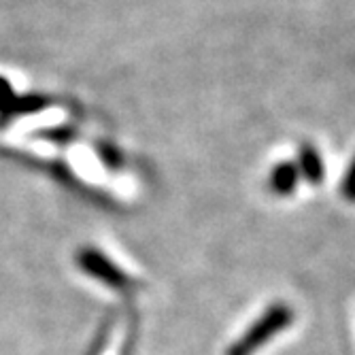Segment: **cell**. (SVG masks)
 I'll return each mask as SVG.
<instances>
[{"label":"cell","instance_id":"1","mask_svg":"<svg viewBox=\"0 0 355 355\" xmlns=\"http://www.w3.org/2000/svg\"><path fill=\"white\" fill-rule=\"evenodd\" d=\"M294 321V311L287 304H275L270 306L255 324L239 338L230 349L228 355H253L255 349L264 347L275 334L285 330Z\"/></svg>","mask_w":355,"mask_h":355},{"label":"cell","instance_id":"2","mask_svg":"<svg viewBox=\"0 0 355 355\" xmlns=\"http://www.w3.org/2000/svg\"><path fill=\"white\" fill-rule=\"evenodd\" d=\"M81 266L94 275V277H98L107 283H111V287H123L128 283V277L123 272H119L107 257L98 255V253H83L81 255Z\"/></svg>","mask_w":355,"mask_h":355},{"label":"cell","instance_id":"3","mask_svg":"<svg viewBox=\"0 0 355 355\" xmlns=\"http://www.w3.org/2000/svg\"><path fill=\"white\" fill-rule=\"evenodd\" d=\"M298 171L300 175L311 183V185H319L324 181V175H326V166H324V159H321L319 151L315 145L311 143H304L300 147V153H298Z\"/></svg>","mask_w":355,"mask_h":355},{"label":"cell","instance_id":"4","mask_svg":"<svg viewBox=\"0 0 355 355\" xmlns=\"http://www.w3.org/2000/svg\"><path fill=\"white\" fill-rule=\"evenodd\" d=\"M300 171L294 162H279L268 177V187L277 196H289L298 187Z\"/></svg>","mask_w":355,"mask_h":355},{"label":"cell","instance_id":"5","mask_svg":"<svg viewBox=\"0 0 355 355\" xmlns=\"http://www.w3.org/2000/svg\"><path fill=\"white\" fill-rule=\"evenodd\" d=\"M340 193L349 200V202H355V155L351 159V164L347 168V175L343 179V185H340Z\"/></svg>","mask_w":355,"mask_h":355}]
</instances>
